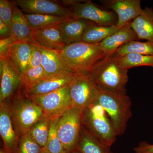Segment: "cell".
I'll return each mask as SVG.
<instances>
[{
    "instance_id": "cell-26",
    "label": "cell",
    "mask_w": 153,
    "mask_h": 153,
    "mask_svg": "<svg viewBox=\"0 0 153 153\" xmlns=\"http://www.w3.org/2000/svg\"><path fill=\"white\" fill-rule=\"evenodd\" d=\"M115 53L120 57L130 53L153 56V41H131L121 47Z\"/></svg>"
},
{
    "instance_id": "cell-35",
    "label": "cell",
    "mask_w": 153,
    "mask_h": 153,
    "mask_svg": "<svg viewBox=\"0 0 153 153\" xmlns=\"http://www.w3.org/2000/svg\"><path fill=\"white\" fill-rule=\"evenodd\" d=\"M135 153H153V145L143 142L134 149Z\"/></svg>"
},
{
    "instance_id": "cell-32",
    "label": "cell",
    "mask_w": 153,
    "mask_h": 153,
    "mask_svg": "<svg viewBox=\"0 0 153 153\" xmlns=\"http://www.w3.org/2000/svg\"><path fill=\"white\" fill-rule=\"evenodd\" d=\"M41 56L42 53L39 46L32 45L28 69L41 66Z\"/></svg>"
},
{
    "instance_id": "cell-1",
    "label": "cell",
    "mask_w": 153,
    "mask_h": 153,
    "mask_svg": "<svg viewBox=\"0 0 153 153\" xmlns=\"http://www.w3.org/2000/svg\"><path fill=\"white\" fill-rule=\"evenodd\" d=\"M94 101L106 111L118 136L123 134L132 116L131 101L126 91L110 90L97 86Z\"/></svg>"
},
{
    "instance_id": "cell-29",
    "label": "cell",
    "mask_w": 153,
    "mask_h": 153,
    "mask_svg": "<svg viewBox=\"0 0 153 153\" xmlns=\"http://www.w3.org/2000/svg\"><path fill=\"white\" fill-rule=\"evenodd\" d=\"M45 77V72L42 66L30 68L22 75L20 88L24 92H27Z\"/></svg>"
},
{
    "instance_id": "cell-22",
    "label": "cell",
    "mask_w": 153,
    "mask_h": 153,
    "mask_svg": "<svg viewBox=\"0 0 153 153\" xmlns=\"http://www.w3.org/2000/svg\"><path fill=\"white\" fill-rule=\"evenodd\" d=\"M75 149L79 153H113L111 146L96 139L83 126Z\"/></svg>"
},
{
    "instance_id": "cell-24",
    "label": "cell",
    "mask_w": 153,
    "mask_h": 153,
    "mask_svg": "<svg viewBox=\"0 0 153 153\" xmlns=\"http://www.w3.org/2000/svg\"><path fill=\"white\" fill-rule=\"evenodd\" d=\"M120 28L116 25L100 26L96 24L88 29L82 37L81 41L90 44H100Z\"/></svg>"
},
{
    "instance_id": "cell-21",
    "label": "cell",
    "mask_w": 153,
    "mask_h": 153,
    "mask_svg": "<svg viewBox=\"0 0 153 153\" xmlns=\"http://www.w3.org/2000/svg\"><path fill=\"white\" fill-rule=\"evenodd\" d=\"M132 29L139 39L153 41V10L149 7L143 9L141 13L130 23Z\"/></svg>"
},
{
    "instance_id": "cell-11",
    "label": "cell",
    "mask_w": 153,
    "mask_h": 153,
    "mask_svg": "<svg viewBox=\"0 0 153 153\" xmlns=\"http://www.w3.org/2000/svg\"><path fill=\"white\" fill-rule=\"evenodd\" d=\"M14 4L26 14L51 15L72 18L69 8L49 0H15Z\"/></svg>"
},
{
    "instance_id": "cell-39",
    "label": "cell",
    "mask_w": 153,
    "mask_h": 153,
    "mask_svg": "<svg viewBox=\"0 0 153 153\" xmlns=\"http://www.w3.org/2000/svg\"><path fill=\"white\" fill-rule=\"evenodd\" d=\"M61 153H68L67 152H66V150H65V151H63V152H62Z\"/></svg>"
},
{
    "instance_id": "cell-2",
    "label": "cell",
    "mask_w": 153,
    "mask_h": 153,
    "mask_svg": "<svg viewBox=\"0 0 153 153\" xmlns=\"http://www.w3.org/2000/svg\"><path fill=\"white\" fill-rule=\"evenodd\" d=\"M60 53L68 68L75 73H89L105 57L100 43L90 44L82 41L66 45Z\"/></svg>"
},
{
    "instance_id": "cell-38",
    "label": "cell",
    "mask_w": 153,
    "mask_h": 153,
    "mask_svg": "<svg viewBox=\"0 0 153 153\" xmlns=\"http://www.w3.org/2000/svg\"><path fill=\"white\" fill-rule=\"evenodd\" d=\"M41 153H47L46 152H45V151H44V150H43L42 149V151H41Z\"/></svg>"
},
{
    "instance_id": "cell-12",
    "label": "cell",
    "mask_w": 153,
    "mask_h": 153,
    "mask_svg": "<svg viewBox=\"0 0 153 153\" xmlns=\"http://www.w3.org/2000/svg\"><path fill=\"white\" fill-rule=\"evenodd\" d=\"M100 3L117 15L116 26L121 28L141 13L143 9L140 0H101Z\"/></svg>"
},
{
    "instance_id": "cell-15",
    "label": "cell",
    "mask_w": 153,
    "mask_h": 153,
    "mask_svg": "<svg viewBox=\"0 0 153 153\" xmlns=\"http://www.w3.org/2000/svg\"><path fill=\"white\" fill-rule=\"evenodd\" d=\"M139 40L137 34L131 27L130 23L120 28L115 33L103 40L100 43V46L106 56L114 53L124 44Z\"/></svg>"
},
{
    "instance_id": "cell-25",
    "label": "cell",
    "mask_w": 153,
    "mask_h": 153,
    "mask_svg": "<svg viewBox=\"0 0 153 153\" xmlns=\"http://www.w3.org/2000/svg\"><path fill=\"white\" fill-rule=\"evenodd\" d=\"M118 61L122 68L128 70L129 68L138 66L153 67V56L138 53H128L120 57L118 56Z\"/></svg>"
},
{
    "instance_id": "cell-4",
    "label": "cell",
    "mask_w": 153,
    "mask_h": 153,
    "mask_svg": "<svg viewBox=\"0 0 153 153\" xmlns=\"http://www.w3.org/2000/svg\"><path fill=\"white\" fill-rule=\"evenodd\" d=\"M128 69L122 68L115 53L99 61L89 72L97 86L110 90L126 91L128 82Z\"/></svg>"
},
{
    "instance_id": "cell-28",
    "label": "cell",
    "mask_w": 153,
    "mask_h": 153,
    "mask_svg": "<svg viewBox=\"0 0 153 153\" xmlns=\"http://www.w3.org/2000/svg\"><path fill=\"white\" fill-rule=\"evenodd\" d=\"M60 117L52 119L47 144L42 149L47 153H61L65 151L58 133L57 126Z\"/></svg>"
},
{
    "instance_id": "cell-37",
    "label": "cell",
    "mask_w": 153,
    "mask_h": 153,
    "mask_svg": "<svg viewBox=\"0 0 153 153\" xmlns=\"http://www.w3.org/2000/svg\"><path fill=\"white\" fill-rule=\"evenodd\" d=\"M70 153H78V152H77V151L76 150V149H74V150L72 151V152H71Z\"/></svg>"
},
{
    "instance_id": "cell-6",
    "label": "cell",
    "mask_w": 153,
    "mask_h": 153,
    "mask_svg": "<svg viewBox=\"0 0 153 153\" xmlns=\"http://www.w3.org/2000/svg\"><path fill=\"white\" fill-rule=\"evenodd\" d=\"M83 110L71 107L60 117L57 133L65 150L70 153L76 147L82 126Z\"/></svg>"
},
{
    "instance_id": "cell-23",
    "label": "cell",
    "mask_w": 153,
    "mask_h": 153,
    "mask_svg": "<svg viewBox=\"0 0 153 153\" xmlns=\"http://www.w3.org/2000/svg\"><path fill=\"white\" fill-rule=\"evenodd\" d=\"M25 14L33 30L56 27L61 23L73 18L51 15Z\"/></svg>"
},
{
    "instance_id": "cell-8",
    "label": "cell",
    "mask_w": 153,
    "mask_h": 153,
    "mask_svg": "<svg viewBox=\"0 0 153 153\" xmlns=\"http://www.w3.org/2000/svg\"><path fill=\"white\" fill-rule=\"evenodd\" d=\"M97 86L89 73H75L69 84L71 107L83 110L95 100Z\"/></svg>"
},
{
    "instance_id": "cell-27",
    "label": "cell",
    "mask_w": 153,
    "mask_h": 153,
    "mask_svg": "<svg viewBox=\"0 0 153 153\" xmlns=\"http://www.w3.org/2000/svg\"><path fill=\"white\" fill-rule=\"evenodd\" d=\"M52 119L44 118L35 124L28 131L42 149L47 144Z\"/></svg>"
},
{
    "instance_id": "cell-3",
    "label": "cell",
    "mask_w": 153,
    "mask_h": 153,
    "mask_svg": "<svg viewBox=\"0 0 153 153\" xmlns=\"http://www.w3.org/2000/svg\"><path fill=\"white\" fill-rule=\"evenodd\" d=\"M8 105L11 118L19 137L29 131L38 121L47 117L40 106L20 88Z\"/></svg>"
},
{
    "instance_id": "cell-30",
    "label": "cell",
    "mask_w": 153,
    "mask_h": 153,
    "mask_svg": "<svg viewBox=\"0 0 153 153\" xmlns=\"http://www.w3.org/2000/svg\"><path fill=\"white\" fill-rule=\"evenodd\" d=\"M42 149L27 132L19 137L16 153H41Z\"/></svg>"
},
{
    "instance_id": "cell-17",
    "label": "cell",
    "mask_w": 153,
    "mask_h": 153,
    "mask_svg": "<svg viewBox=\"0 0 153 153\" xmlns=\"http://www.w3.org/2000/svg\"><path fill=\"white\" fill-rule=\"evenodd\" d=\"M34 38L38 46L45 49L60 51L66 46L57 26L34 30Z\"/></svg>"
},
{
    "instance_id": "cell-10",
    "label": "cell",
    "mask_w": 153,
    "mask_h": 153,
    "mask_svg": "<svg viewBox=\"0 0 153 153\" xmlns=\"http://www.w3.org/2000/svg\"><path fill=\"white\" fill-rule=\"evenodd\" d=\"M0 104L7 102L19 90L22 75L6 54L0 55Z\"/></svg>"
},
{
    "instance_id": "cell-20",
    "label": "cell",
    "mask_w": 153,
    "mask_h": 153,
    "mask_svg": "<svg viewBox=\"0 0 153 153\" xmlns=\"http://www.w3.org/2000/svg\"><path fill=\"white\" fill-rule=\"evenodd\" d=\"M39 47L42 53L41 66L44 68L46 77L73 72L66 66L60 55V51Z\"/></svg>"
},
{
    "instance_id": "cell-14",
    "label": "cell",
    "mask_w": 153,
    "mask_h": 153,
    "mask_svg": "<svg viewBox=\"0 0 153 153\" xmlns=\"http://www.w3.org/2000/svg\"><path fill=\"white\" fill-rule=\"evenodd\" d=\"M75 73L66 72L46 77L27 92L28 95H43L55 91L69 85L74 78Z\"/></svg>"
},
{
    "instance_id": "cell-16",
    "label": "cell",
    "mask_w": 153,
    "mask_h": 153,
    "mask_svg": "<svg viewBox=\"0 0 153 153\" xmlns=\"http://www.w3.org/2000/svg\"><path fill=\"white\" fill-rule=\"evenodd\" d=\"M95 23L85 19L71 18L57 26L62 32L66 45L81 41L88 28Z\"/></svg>"
},
{
    "instance_id": "cell-18",
    "label": "cell",
    "mask_w": 153,
    "mask_h": 153,
    "mask_svg": "<svg viewBox=\"0 0 153 153\" xmlns=\"http://www.w3.org/2000/svg\"><path fill=\"white\" fill-rule=\"evenodd\" d=\"M11 29L13 36L16 41L37 45L34 40V30L26 19L25 13L14 3Z\"/></svg>"
},
{
    "instance_id": "cell-5",
    "label": "cell",
    "mask_w": 153,
    "mask_h": 153,
    "mask_svg": "<svg viewBox=\"0 0 153 153\" xmlns=\"http://www.w3.org/2000/svg\"><path fill=\"white\" fill-rule=\"evenodd\" d=\"M83 126L96 139L111 146L118 136L109 117L104 108L94 101L82 111Z\"/></svg>"
},
{
    "instance_id": "cell-31",
    "label": "cell",
    "mask_w": 153,
    "mask_h": 153,
    "mask_svg": "<svg viewBox=\"0 0 153 153\" xmlns=\"http://www.w3.org/2000/svg\"><path fill=\"white\" fill-rule=\"evenodd\" d=\"M13 11L14 3L13 1L0 0V19L11 28Z\"/></svg>"
},
{
    "instance_id": "cell-34",
    "label": "cell",
    "mask_w": 153,
    "mask_h": 153,
    "mask_svg": "<svg viewBox=\"0 0 153 153\" xmlns=\"http://www.w3.org/2000/svg\"><path fill=\"white\" fill-rule=\"evenodd\" d=\"M13 36L11 28L0 19V38L1 39Z\"/></svg>"
},
{
    "instance_id": "cell-13",
    "label": "cell",
    "mask_w": 153,
    "mask_h": 153,
    "mask_svg": "<svg viewBox=\"0 0 153 153\" xmlns=\"http://www.w3.org/2000/svg\"><path fill=\"white\" fill-rule=\"evenodd\" d=\"M0 134L4 149L8 153H16L19 137L14 128L7 102L0 105Z\"/></svg>"
},
{
    "instance_id": "cell-9",
    "label": "cell",
    "mask_w": 153,
    "mask_h": 153,
    "mask_svg": "<svg viewBox=\"0 0 153 153\" xmlns=\"http://www.w3.org/2000/svg\"><path fill=\"white\" fill-rule=\"evenodd\" d=\"M72 18L85 19L100 26L116 25L117 15L112 11L101 8L90 1H80L69 7Z\"/></svg>"
},
{
    "instance_id": "cell-19",
    "label": "cell",
    "mask_w": 153,
    "mask_h": 153,
    "mask_svg": "<svg viewBox=\"0 0 153 153\" xmlns=\"http://www.w3.org/2000/svg\"><path fill=\"white\" fill-rule=\"evenodd\" d=\"M32 44L16 41L9 47L5 54L21 75L27 71Z\"/></svg>"
},
{
    "instance_id": "cell-36",
    "label": "cell",
    "mask_w": 153,
    "mask_h": 153,
    "mask_svg": "<svg viewBox=\"0 0 153 153\" xmlns=\"http://www.w3.org/2000/svg\"><path fill=\"white\" fill-rule=\"evenodd\" d=\"M0 153H8L4 149H1L0 150Z\"/></svg>"
},
{
    "instance_id": "cell-7",
    "label": "cell",
    "mask_w": 153,
    "mask_h": 153,
    "mask_svg": "<svg viewBox=\"0 0 153 153\" xmlns=\"http://www.w3.org/2000/svg\"><path fill=\"white\" fill-rule=\"evenodd\" d=\"M69 91V85L43 95H27L41 108L46 117L53 119L71 108Z\"/></svg>"
},
{
    "instance_id": "cell-33",
    "label": "cell",
    "mask_w": 153,
    "mask_h": 153,
    "mask_svg": "<svg viewBox=\"0 0 153 153\" xmlns=\"http://www.w3.org/2000/svg\"><path fill=\"white\" fill-rule=\"evenodd\" d=\"M16 42L13 36L3 38L0 40V55L5 54L9 47Z\"/></svg>"
}]
</instances>
